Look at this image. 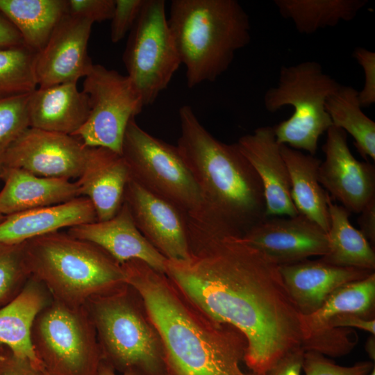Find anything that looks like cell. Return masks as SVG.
<instances>
[{"label":"cell","instance_id":"obj_1","mask_svg":"<svg viewBox=\"0 0 375 375\" xmlns=\"http://www.w3.org/2000/svg\"><path fill=\"white\" fill-rule=\"evenodd\" d=\"M190 257L167 260L165 274L197 307L246 338L244 362L264 375L303 348L300 313L278 265L243 239V233L205 212L186 215Z\"/></svg>","mask_w":375,"mask_h":375},{"label":"cell","instance_id":"obj_2","mask_svg":"<svg viewBox=\"0 0 375 375\" xmlns=\"http://www.w3.org/2000/svg\"><path fill=\"white\" fill-rule=\"evenodd\" d=\"M122 267L161 338L168 375H260L242 369L247 341L238 329L209 317L144 262Z\"/></svg>","mask_w":375,"mask_h":375},{"label":"cell","instance_id":"obj_3","mask_svg":"<svg viewBox=\"0 0 375 375\" xmlns=\"http://www.w3.org/2000/svg\"><path fill=\"white\" fill-rule=\"evenodd\" d=\"M177 148L204 201V210L242 233L266 218L261 181L237 143L216 139L193 109L178 111Z\"/></svg>","mask_w":375,"mask_h":375},{"label":"cell","instance_id":"obj_4","mask_svg":"<svg viewBox=\"0 0 375 375\" xmlns=\"http://www.w3.org/2000/svg\"><path fill=\"white\" fill-rule=\"evenodd\" d=\"M167 21L190 88L215 81L251 41L249 17L235 0H172Z\"/></svg>","mask_w":375,"mask_h":375},{"label":"cell","instance_id":"obj_5","mask_svg":"<svg viewBox=\"0 0 375 375\" xmlns=\"http://www.w3.org/2000/svg\"><path fill=\"white\" fill-rule=\"evenodd\" d=\"M33 278L52 299L81 306L126 284L122 265L98 246L60 231L24 242Z\"/></svg>","mask_w":375,"mask_h":375},{"label":"cell","instance_id":"obj_6","mask_svg":"<svg viewBox=\"0 0 375 375\" xmlns=\"http://www.w3.org/2000/svg\"><path fill=\"white\" fill-rule=\"evenodd\" d=\"M103 360L120 373L168 375L161 338L138 292L128 284L85 304Z\"/></svg>","mask_w":375,"mask_h":375},{"label":"cell","instance_id":"obj_7","mask_svg":"<svg viewBox=\"0 0 375 375\" xmlns=\"http://www.w3.org/2000/svg\"><path fill=\"white\" fill-rule=\"evenodd\" d=\"M340 85L318 62L282 66L277 85L264 95L269 112L285 106L294 109L290 118L274 126L277 142L314 156L320 136L333 126L326 102Z\"/></svg>","mask_w":375,"mask_h":375},{"label":"cell","instance_id":"obj_8","mask_svg":"<svg viewBox=\"0 0 375 375\" xmlns=\"http://www.w3.org/2000/svg\"><path fill=\"white\" fill-rule=\"evenodd\" d=\"M34 353L49 375H98L103 356L85 306L51 299L31 331Z\"/></svg>","mask_w":375,"mask_h":375},{"label":"cell","instance_id":"obj_9","mask_svg":"<svg viewBox=\"0 0 375 375\" xmlns=\"http://www.w3.org/2000/svg\"><path fill=\"white\" fill-rule=\"evenodd\" d=\"M122 156L131 178L186 215L204 210V201L176 146L142 129L132 119L126 128Z\"/></svg>","mask_w":375,"mask_h":375},{"label":"cell","instance_id":"obj_10","mask_svg":"<svg viewBox=\"0 0 375 375\" xmlns=\"http://www.w3.org/2000/svg\"><path fill=\"white\" fill-rule=\"evenodd\" d=\"M122 59L144 106L153 103L181 64L164 0H144L129 32Z\"/></svg>","mask_w":375,"mask_h":375},{"label":"cell","instance_id":"obj_11","mask_svg":"<svg viewBox=\"0 0 375 375\" xmlns=\"http://www.w3.org/2000/svg\"><path fill=\"white\" fill-rule=\"evenodd\" d=\"M83 91L90 112L83 125L73 135L88 147H104L122 155L129 122L142 111V97L127 75L93 64L84 77Z\"/></svg>","mask_w":375,"mask_h":375},{"label":"cell","instance_id":"obj_12","mask_svg":"<svg viewBox=\"0 0 375 375\" xmlns=\"http://www.w3.org/2000/svg\"><path fill=\"white\" fill-rule=\"evenodd\" d=\"M88 147L76 137L28 127L7 149L0 163L38 176L77 179L83 167Z\"/></svg>","mask_w":375,"mask_h":375},{"label":"cell","instance_id":"obj_13","mask_svg":"<svg viewBox=\"0 0 375 375\" xmlns=\"http://www.w3.org/2000/svg\"><path fill=\"white\" fill-rule=\"evenodd\" d=\"M325 159L319 167V180L349 212L360 213L375 197V169L355 158L347 144V133L332 126L322 146Z\"/></svg>","mask_w":375,"mask_h":375},{"label":"cell","instance_id":"obj_14","mask_svg":"<svg viewBox=\"0 0 375 375\" xmlns=\"http://www.w3.org/2000/svg\"><path fill=\"white\" fill-rule=\"evenodd\" d=\"M244 241L277 265L295 263L328 252V235L301 214L266 217L242 234Z\"/></svg>","mask_w":375,"mask_h":375},{"label":"cell","instance_id":"obj_15","mask_svg":"<svg viewBox=\"0 0 375 375\" xmlns=\"http://www.w3.org/2000/svg\"><path fill=\"white\" fill-rule=\"evenodd\" d=\"M93 22L65 13L44 48L37 53L35 72L38 87L46 88L85 77L93 65L88 44Z\"/></svg>","mask_w":375,"mask_h":375},{"label":"cell","instance_id":"obj_16","mask_svg":"<svg viewBox=\"0 0 375 375\" xmlns=\"http://www.w3.org/2000/svg\"><path fill=\"white\" fill-rule=\"evenodd\" d=\"M124 201L143 236L167 260L190 257L186 214L130 178Z\"/></svg>","mask_w":375,"mask_h":375},{"label":"cell","instance_id":"obj_17","mask_svg":"<svg viewBox=\"0 0 375 375\" xmlns=\"http://www.w3.org/2000/svg\"><path fill=\"white\" fill-rule=\"evenodd\" d=\"M236 143L261 181L266 217L297 215L291 197L289 172L274 126L259 127L240 137Z\"/></svg>","mask_w":375,"mask_h":375},{"label":"cell","instance_id":"obj_18","mask_svg":"<svg viewBox=\"0 0 375 375\" xmlns=\"http://www.w3.org/2000/svg\"><path fill=\"white\" fill-rule=\"evenodd\" d=\"M67 233L98 246L120 265L136 259L165 274L167 259L138 230L124 201L112 218L78 224Z\"/></svg>","mask_w":375,"mask_h":375},{"label":"cell","instance_id":"obj_19","mask_svg":"<svg viewBox=\"0 0 375 375\" xmlns=\"http://www.w3.org/2000/svg\"><path fill=\"white\" fill-rule=\"evenodd\" d=\"M130 178L121 154L104 147H88L82 172L75 182L78 196L91 201L97 221H105L121 208Z\"/></svg>","mask_w":375,"mask_h":375},{"label":"cell","instance_id":"obj_20","mask_svg":"<svg viewBox=\"0 0 375 375\" xmlns=\"http://www.w3.org/2000/svg\"><path fill=\"white\" fill-rule=\"evenodd\" d=\"M278 267L285 288L301 315L315 312L341 285L365 278L374 272L336 266L320 259H307Z\"/></svg>","mask_w":375,"mask_h":375},{"label":"cell","instance_id":"obj_21","mask_svg":"<svg viewBox=\"0 0 375 375\" xmlns=\"http://www.w3.org/2000/svg\"><path fill=\"white\" fill-rule=\"evenodd\" d=\"M97 221L91 201L78 197L67 202L5 216L0 222V243L17 244L29 240Z\"/></svg>","mask_w":375,"mask_h":375},{"label":"cell","instance_id":"obj_22","mask_svg":"<svg viewBox=\"0 0 375 375\" xmlns=\"http://www.w3.org/2000/svg\"><path fill=\"white\" fill-rule=\"evenodd\" d=\"M30 127L73 135L85 122L90 112L87 94L76 82L38 87L29 94Z\"/></svg>","mask_w":375,"mask_h":375},{"label":"cell","instance_id":"obj_23","mask_svg":"<svg viewBox=\"0 0 375 375\" xmlns=\"http://www.w3.org/2000/svg\"><path fill=\"white\" fill-rule=\"evenodd\" d=\"M0 213L3 216L63 203L78 197L75 181L45 178L17 168H3Z\"/></svg>","mask_w":375,"mask_h":375},{"label":"cell","instance_id":"obj_24","mask_svg":"<svg viewBox=\"0 0 375 375\" xmlns=\"http://www.w3.org/2000/svg\"><path fill=\"white\" fill-rule=\"evenodd\" d=\"M375 274L345 283L334 290L321 307L308 315H300L303 349L308 350L326 332L328 322L342 314L374 319Z\"/></svg>","mask_w":375,"mask_h":375},{"label":"cell","instance_id":"obj_25","mask_svg":"<svg viewBox=\"0 0 375 375\" xmlns=\"http://www.w3.org/2000/svg\"><path fill=\"white\" fill-rule=\"evenodd\" d=\"M51 299L47 288L31 276L19 295L0 308V344L41 367L32 347L31 331L36 316Z\"/></svg>","mask_w":375,"mask_h":375},{"label":"cell","instance_id":"obj_26","mask_svg":"<svg viewBox=\"0 0 375 375\" xmlns=\"http://www.w3.org/2000/svg\"><path fill=\"white\" fill-rule=\"evenodd\" d=\"M281 152L290 175L292 199L299 213L327 233L330 226V196L319 180L322 161L285 144H281Z\"/></svg>","mask_w":375,"mask_h":375},{"label":"cell","instance_id":"obj_27","mask_svg":"<svg viewBox=\"0 0 375 375\" xmlns=\"http://www.w3.org/2000/svg\"><path fill=\"white\" fill-rule=\"evenodd\" d=\"M0 12L17 28L24 44L41 51L67 13L66 0H0Z\"/></svg>","mask_w":375,"mask_h":375},{"label":"cell","instance_id":"obj_28","mask_svg":"<svg viewBox=\"0 0 375 375\" xmlns=\"http://www.w3.org/2000/svg\"><path fill=\"white\" fill-rule=\"evenodd\" d=\"M328 252L321 260L336 266L374 271L375 253L370 243L349 221L350 212L328 200Z\"/></svg>","mask_w":375,"mask_h":375},{"label":"cell","instance_id":"obj_29","mask_svg":"<svg viewBox=\"0 0 375 375\" xmlns=\"http://www.w3.org/2000/svg\"><path fill=\"white\" fill-rule=\"evenodd\" d=\"M280 15L290 19L301 34L333 27L353 19L367 0H275Z\"/></svg>","mask_w":375,"mask_h":375},{"label":"cell","instance_id":"obj_30","mask_svg":"<svg viewBox=\"0 0 375 375\" xmlns=\"http://www.w3.org/2000/svg\"><path fill=\"white\" fill-rule=\"evenodd\" d=\"M326 110L333 126L349 133L354 145L365 159L375 160V122L362 110L358 91L340 85L326 102Z\"/></svg>","mask_w":375,"mask_h":375},{"label":"cell","instance_id":"obj_31","mask_svg":"<svg viewBox=\"0 0 375 375\" xmlns=\"http://www.w3.org/2000/svg\"><path fill=\"white\" fill-rule=\"evenodd\" d=\"M36 54L24 44L0 47V99L30 94L38 88Z\"/></svg>","mask_w":375,"mask_h":375},{"label":"cell","instance_id":"obj_32","mask_svg":"<svg viewBox=\"0 0 375 375\" xmlns=\"http://www.w3.org/2000/svg\"><path fill=\"white\" fill-rule=\"evenodd\" d=\"M31 276L24 243H0V308L19 295Z\"/></svg>","mask_w":375,"mask_h":375},{"label":"cell","instance_id":"obj_33","mask_svg":"<svg viewBox=\"0 0 375 375\" xmlns=\"http://www.w3.org/2000/svg\"><path fill=\"white\" fill-rule=\"evenodd\" d=\"M30 94L0 99V163L10 145L30 127Z\"/></svg>","mask_w":375,"mask_h":375},{"label":"cell","instance_id":"obj_34","mask_svg":"<svg viewBox=\"0 0 375 375\" xmlns=\"http://www.w3.org/2000/svg\"><path fill=\"white\" fill-rule=\"evenodd\" d=\"M374 368L372 361L341 366L314 351H304L302 364V371L306 375H369Z\"/></svg>","mask_w":375,"mask_h":375},{"label":"cell","instance_id":"obj_35","mask_svg":"<svg viewBox=\"0 0 375 375\" xmlns=\"http://www.w3.org/2000/svg\"><path fill=\"white\" fill-rule=\"evenodd\" d=\"M144 0H115L110 19V40L121 41L130 32L140 15Z\"/></svg>","mask_w":375,"mask_h":375},{"label":"cell","instance_id":"obj_36","mask_svg":"<svg viewBox=\"0 0 375 375\" xmlns=\"http://www.w3.org/2000/svg\"><path fill=\"white\" fill-rule=\"evenodd\" d=\"M67 13L92 22L110 20L115 0H66Z\"/></svg>","mask_w":375,"mask_h":375},{"label":"cell","instance_id":"obj_37","mask_svg":"<svg viewBox=\"0 0 375 375\" xmlns=\"http://www.w3.org/2000/svg\"><path fill=\"white\" fill-rule=\"evenodd\" d=\"M353 57L363 69L365 83L363 88L358 92V99L362 107H367L375 103V53L356 47Z\"/></svg>","mask_w":375,"mask_h":375},{"label":"cell","instance_id":"obj_38","mask_svg":"<svg viewBox=\"0 0 375 375\" xmlns=\"http://www.w3.org/2000/svg\"><path fill=\"white\" fill-rule=\"evenodd\" d=\"M0 375H44L41 367L0 344Z\"/></svg>","mask_w":375,"mask_h":375},{"label":"cell","instance_id":"obj_39","mask_svg":"<svg viewBox=\"0 0 375 375\" xmlns=\"http://www.w3.org/2000/svg\"><path fill=\"white\" fill-rule=\"evenodd\" d=\"M305 350H294L278 360L264 375H301Z\"/></svg>","mask_w":375,"mask_h":375},{"label":"cell","instance_id":"obj_40","mask_svg":"<svg viewBox=\"0 0 375 375\" xmlns=\"http://www.w3.org/2000/svg\"><path fill=\"white\" fill-rule=\"evenodd\" d=\"M360 231L370 243H375V197L360 211L358 218Z\"/></svg>","mask_w":375,"mask_h":375},{"label":"cell","instance_id":"obj_41","mask_svg":"<svg viewBox=\"0 0 375 375\" xmlns=\"http://www.w3.org/2000/svg\"><path fill=\"white\" fill-rule=\"evenodd\" d=\"M22 44H24V42L19 31L0 12V47Z\"/></svg>","mask_w":375,"mask_h":375},{"label":"cell","instance_id":"obj_42","mask_svg":"<svg viewBox=\"0 0 375 375\" xmlns=\"http://www.w3.org/2000/svg\"><path fill=\"white\" fill-rule=\"evenodd\" d=\"M98 375H143L140 372L135 369H128L126 370L120 374H119L109 364L102 360L99 372Z\"/></svg>","mask_w":375,"mask_h":375},{"label":"cell","instance_id":"obj_43","mask_svg":"<svg viewBox=\"0 0 375 375\" xmlns=\"http://www.w3.org/2000/svg\"><path fill=\"white\" fill-rule=\"evenodd\" d=\"M365 351L370 359L374 362L375 360V338L372 335L365 343Z\"/></svg>","mask_w":375,"mask_h":375},{"label":"cell","instance_id":"obj_44","mask_svg":"<svg viewBox=\"0 0 375 375\" xmlns=\"http://www.w3.org/2000/svg\"><path fill=\"white\" fill-rule=\"evenodd\" d=\"M369 375H375V368L373 369Z\"/></svg>","mask_w":375,"mask_h":375},{"label":"cell","instance_id":"obj_45","mask_svg":"<svg viewBox=\"0 0 375 375\" xmlns=\"http://www.w3.org/2000/svg\"><path fill=\"white\" fill-rule=\"evenodd\" d=\"M5 216L0 213V222L4 219Z\"/></svg>","mask_w":375,"mask_h":375},{"label":"cell","instance_id":"obj_46","mask_svg":"<svg viewBox=\"0 0 375 375\" xmlns=\"http://www.w3.org/2000/svg\"><path fill=\"white\" fill-rule=\"evenodd\" d=\"M43 370H44V369H43ZM44 375H49V374H47L44 372Z\"/></svg>","mask_w":375,"mask_h":375}]
</instances>
